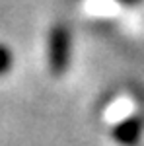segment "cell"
Here are the masks:
<instances>
[{
  "label": "cell",
  "mask_w": 144,
  "mask_h": 146,
  "mask_svg": "<svg viewBox=\"0 0 144 146\" xmlns=\"http://www.w3.org/2000/svg\"><path fill=\"white\" fill-rule=\"evenodd\" d=\"M12 68V51L8 47L0 45V76Z\"/></svg>",
  "instance_id": "cell-3"
},
{
  "label": "cell",
  "mask_w": 144,
  "mask_h": 146,
  "mask_svg": "<svg viewBox=\"0 0 144 146\" xmlns=\"http://www.w3.org/2000/svg\"><path fill=\"white\" fill-rule=\"evenodd\" d=\"M72 55V35L64 23H56L53 25L51 33H49V45H47V60H49V70L60 76L68 68Z\"/></svg>",
  "instance_id": "cell-1"
},
{
  "label": "cell",
  "mask_w": 144,
  "mask_h": 146,
  "mask_svg": "<svg viewBox=\"0 0 144 146\" xmlns=\"http://www.w3.org/2000/svg\"><path fill=\"white\" fill-rule=\"evenodd\" d=\"M142 129H144V123L138 117H129L127 121L117 125V129L113 131V138L121 146H136L140 142Z\"/></svg>",
  "instance_id": "cell-2"
}]
</instances>
